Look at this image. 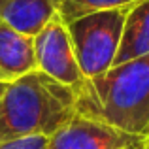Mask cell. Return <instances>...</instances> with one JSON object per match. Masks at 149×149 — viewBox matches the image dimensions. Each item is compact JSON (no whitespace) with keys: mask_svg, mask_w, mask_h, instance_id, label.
<instances>
[{"mask_svg":"<svg viewBox=\"0 0 149 149\" xmlns=\"http://www.w3.org/2000/svg\"><path fill=\"white\" fill-rule=\"evenodd\" d=\"M34 70V38L0 21V83L8 85Z\"/></svg>","mask_w":149,"mask_h":149,"instance_id":"cell-6","label":"cell"},{"mask_svg":"<svg viewBox=\"0 0 149 149\" xmlns=\"http://www.w3.org/2000/svg\"><path fill=\"white\" fill-rule=\"evenodd\" d=\"M4 89H6V85H4V83H0V98H2V93H4Z\"/></svg>","mask_w":149,"mask_h":149,"instance_id":"cell-11","label":"cell"},{"mask_svg":"<svg viewBox=\"0 0 149 149\" xmlns=\"http://www.w3.org/2000/svg\"><path fill=\"white\" fill-rule=\"evenodd\" d=\"M47 147H49L47 136H23V138L0 142V149H47Z\"/></svg>","mask_w":149,"mask_h":149,"instance_id":"cell-10","label":"cell"},{"mask_svg":"<svg viewBox=\"0 0 149 149\" xmlns=\"http://www.w3.org/2000/svg\"><path fill=\"white\" fill-rule=\"evenodd\" d=\"M128 8L96 11L66 23L77 64L87 79L102 76L113 66Z\"/></svg>","mask_w":149,"mask_h":149,"instance_id":"cell-3","label":"cell"},{"mask_svg":"<svg viewBox=\"0 0 149 149\" xmlns=\"http://www.w3.org/2000/svg\"><path fill=\"white\" fill-rule=\"evenodd\" d=\"M77 115L130 134L149 132V55L115 64L77 91Z\"/></svg>","mask_w":149,"mask_h":149,"instance_id":"cell-2","label":"cell"},{"mask_svg":"<svg viewBox=\"0 0 149 149\" xmlns=\"http://www.w3.org/2000/svg\"><path fill=\"white\" fill-rule=\"evenodd\" d=\"M34 57L40 72L66 87L79 91L87 81L77 64L68 26L58 13L34 36Z\"/></svg>","mask_w":149,"mask_h":149,"instance_id":"cell-4","label":"cell"},{"mask_svg":"<svg viewBox=\"0 0 149 149\" xmlns=\"http://www.w3.org/2000/svg\"><path fill=\"white\" fill-rule=\"evenodd\" d=\"M146 149H149V134H146Z\"/></svg>","mask_w":149,"mask_h":149,"instance_id":"cell-12","label":"cell"},{"mask_svg":"<svg viewBox=\"0 0 149 149\" xmlns=\"http://www.w3.org/2000/svg\"><path fill=\"white\" fill-rule=\"evenodd\" d=\"M53 2L57 6L58 17L64 23H72L89 13L132 6L138 0H53Z\"/></svg>","mask_w":149,"mask_h":149,"instance_id":"cell-9","label":"cell"},{"mask_svg":"<svg viewBox=\"0 0 149 149\" xmlns=\"http://www.w3.org/2000/svg\"><path fill=\"white\" fill-rule=\"evenodd\" d=\"M55 15L53 0H0V21L32 38Z\"/></svg>","mask_w":149,"mask_h":149,"instance_id":"cell-7","label":"cell"},{"mask_svg":"<svg viewBox=\"0 0 149 149\" xmlns=\"http://www.w3.org/2000/svg\"><path fill=\"white\" fill-rule=\"evenodd\" d=\"M143 55H149V0H138L128 8L113 66Z\"/></svg>","mask_w":149,"mask_h":149,"instance_id":"cell-8","label":"cell"},{"mask_svg":"<svg viewBox=\"0 0 149 149\" xmlns=\"http://www.w3.org/2000/svg\"><path fill=\"white\" fill-rule=\"evenodd\" d=\"M47 149H146V136L125 132L98 119L76 115L49 138Z\"/></svg>","mask_w":149,"mask_h":149,"instance_id":"cell-5","label":"cell"},{"mask_svg":"<svg viewBox=\"0 0 149 149\" xmlns=\"http://www.w3.org/2000/svg\"><path fill=\"white\" fill-rule=\"evenodd\" d=\"M147 134H149V132H147Z\"/></svg>","mask_w":149,"mask_h":149,"instance_id":"cell-13","label":"cell"},{"mask_svg":"<svg viewBox=\"0 0 149 149\" xmlns=\"http://www.w3.org/2000/svg\"><path fill=\"white\" fill-rule=\"evenodd\" d=\"M77 115V91L34 70L6 85L0 98V142L51 136Z\"/></svg>","mask_w":149,"mask_h":149,"instance_id":"cell-1","label":"cell"}]
</instances>
